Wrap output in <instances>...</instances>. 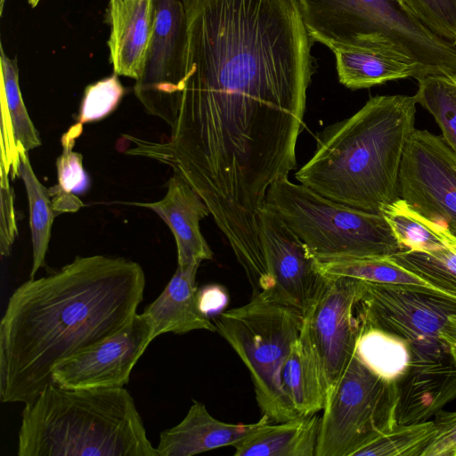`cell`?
<instances>
[{"instance_id":"6da1fadb","label":"cell","mask_w":456,"mask_h":456,"mask_svg":"<svg viewBox=\"0 0 456 456\" xmlns=\"http://www.w3.org/2000/svg\"><path fill=\"white\" fill-rule=\"evenodd\" d=\"M183 77L154 116L171 129L159 158L224 193L267 188L295 168L314 73L297 0H183Z\"/></svg>"},{"instance_id":"7a4b0ae2","label":"cell","mask_w":456,"mask_h":456,"mask_svg":"<svg viewBox=\"0 0 456 456\" xmlns=\"http://www.w3.org/2000/svg\"><path fill=\"white\" fill-rule=\"evenodd\" d=\"M144 289L138 263L102 255L20 285L0 322L1 402L33 400L58 364L124 329Z\"/></svg>"},{"instance_id":"3957f363","label":"cell","mask_w":456,"mask_h":456,"mask_svg":"<svg viewBox=\"0 0 456 456\" xmlns=\"http://www.w3.org/2000/svg\"><path fill=\"white\" fill-rule=\"evenodd\" d=\"M416 104L409 95L370 98L353 116L321 134L314 156L296 179L335 202L380 214L398 199L399 172L415 129Z\"/></svg>"},{"instance_id":"277c9868","label":"cell","mask_w":456,"mask_h":456,"mask_svg":"<svg viewBox=\"0 0 456 456\" xmlns=\"http://www.w3.org/2000/svg\"><path fill=\"white\" fill-rule=\"evenodd\" d=\"M19 456H158L130 393L122 387L48 385L25 403Z\"/></svg>"},{"instance_id":"5b68a950","label":"cell","mask_w":456,"mask_h":456,"mask_svg":"<svg viewBox=\"0 0 456 456\" xmlns=\"http://www.w3.org/2000/svg\"><path fill=\"white\" fill-rule=\"evenodd\" d=\"M297 2L312 40L332 52L392 48L415 62L419 78L456 73V44L429 29L403 0Z\"/></svg>"},{"instance_id":"8992f818","label":"cell","mask_w":456,"mask_h":456,"mask_svg":"<svg viewBox=\"0 0 456 456\" xmlns=\"http://www.w3.org/2000/svg\"><path fill=\"white\" fill-rule=\"evenodd\" d=\"M264 205L303 240L317 261L389 256L403 248L379 213L325 198L287 176L273 182Z\"/></svg>"},{"instance_id":"52a82bcc","label":"cell","mask_w":456,"mask_h":456,"mask_svg":"<svg viewBox=\"0 0 456 456\" xmlns=\"http://www.w3.org/2000/svg\"><path fill=\"white\" fill-rule=\"evenodd\" d=\"M214 323L248 368L263 415L273 422L299 417L282 389L281 370L300 335L303 313L263 291L220 313Z\"/></svg>"},{"instance_id":"ba28073f","label":"cell","mask_w":456,"mask_h":456,"mask_svg":"<svg viewBox=\"0 0 456 456\" xmlns=\"http://www.w3.org/2000/svg\"><path fill=\"white\" fill-rule=\"evenodd\" d=\"M396 387L370 370L354 354L327 395L315 456H354L397 425Z\"/></svg>"},{"instance_id":"9c48e42d","label":"cell","mask_w":456,"mask_h":456,"mask_svg":"<svg viewBox=\"0 0 456 456\" xmlns=\"http://www.w3.org/2000/svg\"><path fill=\"white\" fill-rule=\"evenodd\" d=\"M356 312L362 323L410 345H437L444 344L440 335L456 314V297L430 289L362 281Z\"/></svg>"},{"instance_id":"30bf717a","label":"cell","mask_w":456,"mask_h":456,"mask_svg":"<svg viewBox=\"0 0 456 456\" xmlns=\"http://www.w3.org/2000/svg\"><path fill=\"white\" fill-rule=\"evenodd\" d=\"M361 289V280L324 276L303 314L301 334L318 362L326 395L334 388L354 354L360 331L356 308Z\"/></svg>"},{"instance_id":"8fae6325","label":"cell","mask_w":456,"mask_h":456,"mask_svg":"<svg viewBox=\"0 0 456 456\" xmlns=\"http://www.w3.org/2000/svg\"><path fill=\"white\" fill-rule=\"evenodd\" d=\"M398 198L456 237V154L442 137L413 130L402 159Z\"/></svg>"},{"instance_id":"7c38bea8","label":"cell","mask_w":456,"mask_h":456,"mask_svg":"<svg viewBox=\"0 0 456 456\" xmlns=\"http://www.w3.org/2000/svg\"><path fill=\"white\" fill-rule=\"evenodd\" d=\"M154 339L151 317L144 312L136 314L113 336L58 364L53 382L66 388L122 387Z\"/></svg>"},{"instance_id":"4fadbf2b","label":"cell","mask_w":456,"mask_h":456,"mask_svg":"<svg viewBox=\"0 0 456 456\" xmlns=\"http://www.w3.org/2000/svg\"><path fill=\"white\" fill-rule=\"evenodd\" d=\"M153 29L134 94L151 115L175 94L185 65L186 14L183 0H153Z\"/></svg>"},{"instance_id":"5bb4252c","label":"cell","mask_w":456,"mask_h":456,"mask_svg":"<svg viewBox=\"0 0 456 456\" xmlns=\"http://www.w3.org/2000/svg\"><path fill=\"white\" fill-rule=\"evenodd\" d=\"M257 223L273 281L272 289L266 291L304 314L324 280L317 259L282 219L265 205L258 211Z\"/></svg>"},{"instance_id":"9a60e30c","label":"cell","mask_w":456,"mask_h":456,"mask_svg":"<svg viewBox=\"0 0 456 456\" xmlns=\"http://www.w3.org/2000/svg\"><path fill=\"white\" fill-rule=\"evenodd\" d=\"M409 346V364L395 381L398 425L427 421L456 399V362L446 346Z\"/></svg>"},{"instance_id":"2e32d148","label":"cell","mask_w":456,"mask_h":456,"mask_svg":"<svg viewBox=\"0 0 456 456\" xmlns=\"http://www.w3.org/2000/svg\"><path fill=\"white\" fill-rule=\"evenodd\" d=\"M155 212L172 232L177 250V266L199 265L213 258L200 222L210 212L198 193L178 175L167 182L165 196L151 203H133Z\"/></svg>"},{"instance_id":"e0dca14e","label":"cell","mask_w":456,"mask_h":456,"mask_svg":"<svg viewBox=\"0 0 456 456\" xmlns=\"http://www.w3.org/2000/svg\"><path fill=\"white\" fill-rule=\"evenodd\" d=\"M266 416L254 423H226L214 418L205 404L193 400L185 417L160 433L158 456H191L224 446H233L261 427L272 423Z\"/></svg>"},{"instance_id":"ac0fdd59","label":"cell","mask_w":456,"mask_h":456,"mask_svg":"<svg viewBox=\"0 0 456 456\" xmlns=\"http://www.w3.org/2000/svg\"><path fill=\"white\" fill-rule=\"evenodd\" d=\"M106 16L114 73L137 80L142 73L153 29V0H110Z\"/></svg>"},{"instance_id":"d6986e66","label":"cell","mask_w":456,"mask_h":456,"mask_svg":"<svg viewBox=\"0 0 456 456\" xmlns=\"http://www.w3.org/2000/svg\"><path fill=\"white\" fill-rule=\"evenodd\" d=\"M199 265L177 266L159 296L145 306L153 323L154 338L166 334H185L204 330L216 332L210 316L200 306L196 274Z\"/></svg>"},{"instance_id":"ffe728a7","label":"cell","mask_w":456,"mask_h":456,"mask_svg":"<svg viewBox=\"0 0 456 456\" xmlns=\"http://www.w3.org/2000/svg\"><path fill=\"white\" fill-rule=\"evenodd\" d=\"M1 161L0 167L18 176L20 153L41 145V140L25 107L19 86L17 60L0 45Z\"/></svg>"},{"instance_id":"44dd1931","label":"cell","mask_w":456,"mask_h":456,"mask_svg":"<svg viewBox=\"0 0 456 456\" xmlns=\"http://www.w3.org/2000/svg\"><path fill=\"white\" fill-rule=\"evenodd\" d=\"M332 53L339 82L352 90L419 78L415 62L395 49H338Z\"/></svg>"},{"instance_id":"7402d4cb","label":"cell","mask_w":456,"mask_h":456,"mask_svg":"<svg viewBox=\"0 0 456 456\" xmlns=\"http://www.w3.org/2000/svg\"><path fill=\"white\" fill-rule=\"evenodd\" d=\"M318 413L268 423L235 444L234 456H315Z\"/></svg>"},{"instance_id":"603a6c76","label":"cell","mask_w":456,"mask_h":456,"mask_svg":"<svg viewBox=\"0 0 456 456\" xmlns=\"http://www.w3.org/2000/svg\"><path fill=\"white\" fill-rule=\"evenodd\" d=\"M281 383L298 416L323 410L327 395L322 375L311 346L301 332L284 360Z\"/></svg>"},{"instance_id":"cb8c5ba5","label":"cell","mask_w":456,"mask_h":456,"mask_svg":"<svg viewBox=\"0 0 456 456\" xmlns=\"http://www.w3.org/2000/svg\"><path fill=\"white\" fill-rule=\"evenodd\" d=\"M380 214L403 250L431 252L456 247L452 233L421 216L400 198L383 207Z\"/></svg>"},{"instance_id":"d4e9b609","label":"cell","mask_w":456,"mask_h":456,"mask_svg":"<svg viewBox=\"0 0 456 456\" xmlns=\"http://www.w3.org/2000/svg\"><path fill=\"white\" fill-rule=\"evenodd\" d=\"M354 354L370 370L389 381H395L410 362L408 342L361 321Z\"/></svg>"},{"instance_id":"484cf974","label":"cell","mask_w":456,"mask_h":456,"mask_svg":"<svg viewBox=\"0 0 456 456\" xmlns=\"http://www.w3.org/2000/svg\"><path fill=\"white\" fill-rule=\"evenodd\" d=\"M318 270L326 277H346L370 282L400 284L440 290L415 273L402 267L389 256L347 257L318 261Z\"/></svg>"},{"instance_id":"4316f807","label":"cell","mask_w":456,"mask_h":456,"mask_svg":"<svg viewBox=\"0 0 456 456\" xmlns=\"http://www.w3.org/2000/svg\"><path fill=\"white\" fill-rule=\"evenodd\" d=\"M28 152L23 150L20 153L18 176L24 183L28 200L33 250V262L29 279H33L36 277L38 269L45 265L54 219V211L48 197V191L39 182L33 171Z\"/></svg>"},{"instance_id":"83f0119b","label":"cell","mask_w":456,"mask_h":456,"mask_svg":"<svg viewBox=\"0 0 456 456\" xmlns=\"http://www.w3.org/2000/svg\"><path fill=\"white\" fill-rule=\"evenodd\" d=\"M418 80L413 95L435 118L443 140L456 154V73L430 75Z\"/></svg>"},{"instance_id":"f1b7e54d","label":"cell","mask_w":456,"mask_h":456,"mask_svg":"<svg viewBox=\"0 0 456 456\" xmlns=\"http://www.w3.org/2000/svg\"><path fill=\"white\" fill-rule=\"evenodd\" d=\"M389 257L432 286L456 297V247L431 252L404 249Z\"/></svg>"},{"instance_id":"f546056e","label":"cell","mask_w":456,"mask_h":456,"mask_svg":"<svg viewBox=\"0 0 456 456\" xmlns=\"http://www.w3.org/2000/svg\"><path fill=\"white\" fill-rule=\"evenodd\" d=\"M434 431L433 420L397 424L360 448L354 456H421Z\"/></svg>"},{"instance_id":"4dcf8cb0","label":"cell","mask_w":456,"mask_h":456,"mask_svg":"<svg viewBox=\"0 0 456 456\" xmlns=\"http://www.w3.org/2000/svg\"><path fill=\"white\" fill-rule=\"evenodd\" d=\"M123 94L117 74L90 85L85 91L77 123L83 125L105 118L116 109Z\"/></svg>"},{"instance_id":"1f68e13d","label":"cell","mask_w":456,"mask_h":456,"mask_svg":"<svg viewBox=\"0 0 456 456\" xmlns=\"http://www.w3.org/2000/svg\"><path fill=\"white\" fill-rule=\"evenodd\" d=\"M82 132L79 123L71 126L61 137L63 151L58 158L57 186L68 193H82L88 185L89 179L82 165V157L79 153L72 151L75 140Z\"/></svg>"},{"instance_id":"d6a6232c","label":"cell","mask_w":456,"mask_h":456,"mask_svg":"<svg viewBox=\"0 0 456 456\" xmlns=\"http://www.w3.org/2000/svg\"><path fill=\"white\" fill-rule=\"evenodd\" d=\"M403 2L434 33L456 44V0H403Z\"/></svg>"},{"instance_id":"836d02e7","label":"cell","mask_w":456,"mask_h":456,"mask_svg":"<svg viewBox=\"0 0 456 456\" xmlns=\"http://www.w3.org/2000/svg\"><path fill=\"white\" fill-rule=\"evenodd\" d=\"M10 173L0 168V253L8 256L18 234Z\"/></svg>"},{"instance_id":"e575fe53","label":"cell","mask_w":456,"mask_h":456,"mask_svg":"<svg viewBox=\"0 0 456 456\" xmlns=\"http://www.w3.org/2000/svg\"><path fill=\"white\" fill-rule=\"evenodd\" d=\"M433 422L434 434L421 456H456V411H439Z\"/></svg>"},{"instance_id":"d590c367","label":"cell","mask_w":456,"mask_h":456,"mask_svg":"<svg viewBox=\"0 0 456 456\" xmlns=\"http://www.w3.org/2000/svg\"><path fill=\"white\" fill-rule=\"evenodd\" d=\"M228 298L223 288L211 285L199 289V303L200 309L208 316L222 309L227 304Z\"/></svg>"},{"instance_id":"8d00e7d4","label":"cell","mask_w":456,"mask_h":456,"mask_svg":"<svg viewBox=\"0 0 456 456\" xmlns=\"http://www.w3.org/2000/svg\"><path fill=\"white\" fill-rule=\"evenodd\" d=\"M52 196V206L53 211L57 214L62 212H75L82 206V201L72 193H68L59 188L57 185L48 190Z\"/></svg>"},{"instance_id":"74e56055","label":"cell","mask_w":456,"mask_h":456,"mask_svg":"<svg viewBox=\"0 0 456 456\" xmlns=\"http://www.w3.org/2000/svg\"><path fill=\"white\" fill-rule=\"evenodd\" d=\"M440 338L456 362V314L450 316Z\"/></svg>"},{"instance_id":"f35d334b","label":"cell","mask_w":456,"mask_h":456,"mask_svg":"<svg viewBox=\"0 0 456 456\" xmlns=\"http://www.w3.org/2000/svg\"><path fill=\"white\" fill-rule=\"evenodd\" d=\"M40 1L41 0H28V3L31 7L34 8L39 4Z\"/></svg>"},{"instance_id":"ab89813d","label":"cell","mask_w":456,"mask_h":456,"mask_svg":"<svg viewBox=\"0 0 456 456\" xmlns=\"http://www.w3.org/2000/svg\"><path fill=\"white\" fill-rule=\"evenodd\" d=\"M5 0H0V14H3Z\"/></svg>"}]
</instances>
